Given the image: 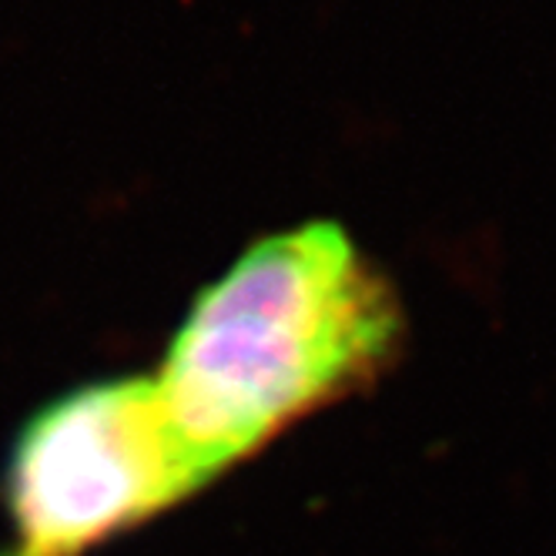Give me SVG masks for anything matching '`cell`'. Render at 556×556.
I'll return each mask as SVG.
<instances>
[{"mask_svg": "<svg viewBox=\"0 0 556 556\" xmlns=\"http://www.w3.org/2000/svg\"><path fill=\"white\" fill-rule=\"evenodd\" d=\"M0 556H8V553H4V549H0Z\"/></svg>", "mask_w": 556, "mask_h": 556, "instance_id": "cell-3", "label": "cell"}, {"mask_svg": "<svg viewBox=\"0 0 556 556\" xmlns=\"http://www.w3.org/2000/svg\"><path fill=\"white\" fill-rule=\"evenodd\" d=\"M406 315L336 222L252 242L188 305L151 376L205 486L400 359Z\"/></svg>", "mask_w": 556, "mask_h": 556, "instance_id": "cell-1", "label": "cell"}, {"mask_svg": "<svg viewBox=\"0 0 556 556\" xmlns=\"http://www.w3.org/2000/svg\"><path fill=\"white\" fill-rule=\"evenodd\" d=\"M205 490L151 376L64 389L14 432L0 503L8 556H88Z\"/></svg>", "mask_w": 556, "mask_h": 556, "instance_id": "cell-2", "label": "cell"}]
</instances>
